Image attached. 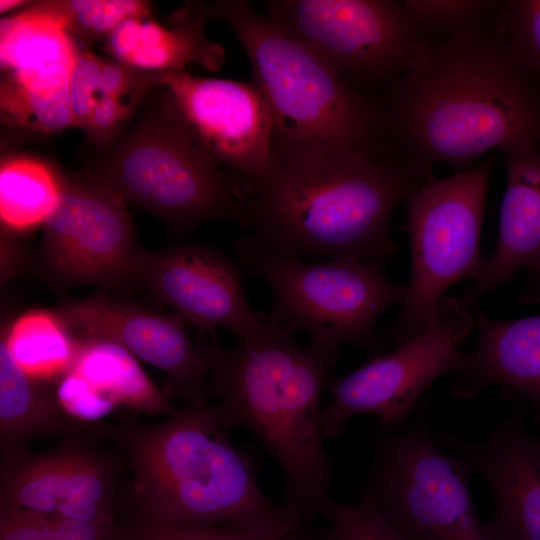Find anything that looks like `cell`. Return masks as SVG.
Listing matches in <instances>:
<instances>
[{
    "label": "cell",
    "instance_id": "36",
    "mask_svg": "<svg viewBox=\"0 0 540 540\" xmlns=\"http://www.w3.org/2000/svg\"><path fill=\"white\" fill-rule=\"evenodd\" d=\"M529 286L522 293L524 301H540V264L528 271Z\"/></svg>",
    "mask_w": 540,
    "mask_h": 540
},
{
    "label": "cell",
    "instance_id": "12",
    "mask_svg": "<svg viewBox=\"0 0 540 540\" xmlns=\"http://www.w3.org/2000/svg\"><path fill=\"white\" fill-rule=\"evenodd\" d=\"M60 180V199L44 223L40 247L48 274L66 286L134 281L142 249L126 201L93 174Z\"/></svg>",
    "mask_w": 540,
    "mask_h": 540
},
{
    "label": "cell",
    "instance_id": "29",
    "mask_svg": "<svg viewBox=\"0 0 540 540\" xmlns=\"http://www.w3.org/2000/svg\"><path fill=\"white\" fill-rule=\"evenodd\" d=\"M318 540H404L367 502L335 503Z\"/></svg>",
    "mask_w": 540,
    "mask_h": 540
},
{
    "label": "cell",
    "instance_id": "31",
    "mask_svg": "<svg viewBox=\"0 0 540 540\" xmlns=\"http://www.w3.org/2000/svg\"><path fill=\"white\" fill-rule=\"evenodd\" d=\"M170 72L139 69L114 59H103L101 94L135 109L154 87L166 85Z\"/></svg>",
    "mask_w": 540,
    "mask_h": 540
},
{
    "label": "cell",
    "instance_id": "18",
    "mask_svg": "<svg viewBox=\"0 0 540 540\" xmlns=\"http://www.w3.org/2000/svg\"><path fill=\"white\" fill-rule=\"evenodd\" d=\"M2 470L1 504L91 523H115L114 471L109 462L83 447L43 454L8 452Z\"/></svg>",
    "mask_w": 540,
    "mask_h": 540
},
{
    "label": "cell",
    "instance_id": "6",
    "mask_svg": "<svg viewBox=\"0 0 540 540\" xmlns=\"http://www.w3.org/2000/svg\"><path fill=\"white\" fill-rule=\"evenodd\" d=\"M93 175L180 232L223 218L243 227L242 186L223 172L170 91L106 155Z\"/></svg>",
    "mask_w": 540,
    "mask_h": 540
},
{
    "label": "cell",
    "instance_id": "8",
    "mask_svg": "<svg viewBox=\"0 0 540 540\" xmlns=\"http://www.w3.org/2000/svg\"><path fill=\"white\" fill-rule=\"evenodd\" d=\"M469 466L433 437L424 413L409 428L381 426L363 501L404 540H490L469 490Z\"/></svg>",
    "mask_w": 540,
    "mask_h": 540
},
{
    "label": "cell",
    "instance_id": "21",
    "mask_svg": "<svg viewBox=\"0 0 540 540\" xmlns=\"http://www.w3.org/2000/svg\"><path fill=\"white\" fill-rule=\"evenodd\" d=\"M208 21L200 3L176 11L169 27L150 17L129 18L104 40V48L114 60L143 70L179 72L197 64L216 72L225 63V52L207 38Z\"/></svg>",
    "mask_w": 540,
    "mask_h": 540
},
{
    "label": "cell",
    "instance_id": "23",
    "mask_svg": "<svg viewBox=\"0 0 540 540\" xmlns=\"http://www.w3.org/2000/svg\"><path fill=\"white\" fill-rule=\"evenodd\" d=\"M70 370L109 394L116 402L148 415L166 417L176 410L130 351L105 339H79Z\"/></svg>",
    "mask_w": 540,
    "mask_h": 540
},
{
    "label": "cell",
    "instance_id": "4",
    "mask_svg": "<svg viewBox=\"0 0 540 540\" xmlns=\"http://www.w3.org/2000/svg\"><path fill=\"white\" fill-rule=\"evenodd\" d=\"M229 433L207 402L183 404L154 425L116 428L112 437L133 471L132 523L277 533L308 527L262 491L252 452Z\"/></svg>",
    "mask_w": 540,
    "mask_h": 540
},
{
    "label": "cell",
    "instance_id": "30",
    "mask_svg": "<svg viewBox=\"0 0 540 540\" xmlns=\"http://www.w3.org/2000/svg\"><path fill=\"white\" fill-rule=\"evenodd\" d=\"M54 398L69 417L83 423H95L119 405L109 394L72 370L59 378Z\"/></svg>",
    "mask_w": 540,
    "mask_h": 540
},
{
    "label": "cell",
    "instance_id": "28",
    "mask_svg": "<svg viewBox=\"0 0 540 540\" xmlns=\"http://www.w3.org/2000/svg\"><path fill=\"white\" fill-rule=\"evenodd\" d=\"M123 540H317L309 527L277 533L207 525H163L131 523Z\"/></svg>",
    "mask_w": 540,
    "mask_h": 540
},
{
    "label": "cell",
    "instance_id": "11",
    "mask_svg": "<svg viewBox=\"0 0 540 540\" xmlns=\"http://www.w3.org/2000/svg\"><path fill=\"white\" fill-rule=\"evenodd\" d=\"M473 329L470 307L461 298L444 297L421 333L347 375H333L330 401L321 411L324 437L341 436L361 414L376 416L384 427H402L432 383L457 370L461 344Z\"/></svg>",
    "mask_w": 540,
    "mask_h": 540
},
{
    "label": "cell",
    "instance_id": "24",
    "mask_svg": "<svg viewBox=\"0 0 540 540\" xmlns=\"http://www.w3.org/2000/svg\"><path fill=\"white\" fill-rule=\"evenodd\" d=\"M2 341L21 370L39 382L67 373L79 345L56 311L43 309L20 315Z\"/></svg>",
    "mask_w": 540,
    "mask_h": 540
},
{
    "label": "cell",
    "instance_id": "2",
    "mask_svg": "<svg viewBox=\"0 0 540 540\" xmlns=\"http://www.w3.org/2000/svg\"><path fill=\"white\" fill-rule=\"evenodd\" d=\"M384 140L412 164L460 171L480 156L535 141L540 115L507 40L483 23L433 40L387 88Z\"/></svg>",
    "mask_w": 540,
    "mask_h": 540
},
{
    "label": "cell",
    "instance_id": "15",
    "mask_svg": "<svg viewBox=\"0 0 540 540\" xmlns=\"http://www.w3.org/2000/svg\"><path fill=\"white\" fill-rule=\"evenodd\" d=\"M134 281L175 309L198 330L197 337L217 336L216 329L222 327L238 338L266 322V316L250 306L236 263L206 245L142 250Z\"/></svg>",
    "mask_w": 540,
    "mask_h": 540
},
{
    "label": "cell",
    "instance_id": "22",
    "mask_svg": "<svg viewBox=\"0 0 540 540\" xmlns=\"http://www.w3.org/2000/svg\"><path fill=\"white\" fill-rule=\"evenodd\" d=\"M95 431L69 417L40 385L16 364L0 343V439L6 452L33 437Z\"/></svg>",
    "mask_w": 540,
    "mask_h": 540
},
{
    "label": "cell",
    "instance_id": "9",
    "mask_svg": "<svg viewBox=\"0 0 540 540\" xmlns=\"http://www.w3.org/2000/svg\"><path fill=\"white\" fill-rule=\"evenodd\" d=\"M493 167L494 158L486 157L468 170L424 183L405 200L411 279L388 328L394 344L426 328L454 283L481 274L480 236Z\"/></svg>",
    "mask_w": 540,
    "mask_h": 540
},
{
    "label": "cell",
    "instance_id": "1",
    "mask_svg": "<svg viewBox=\"0 0 540 540\" xmlns=\"http://www.w3.org/2000/svg\"><path fill=\"white\" fill-rule=\"evenodd\" d=\"M432 179L387 143L279 162L243 188L246 232L232 246L237 257L385 261L398 248L395 207Z\"/></svg>",
    "mask_w": 540,
    "mask_h": 540
},
{
    "label": "cell",
    "instance_id": "35",
    "mask_svg": "<svg viewBox=\"0 0 540 540\" xmlns=\"http://www.w3.org/2000/svg\"><path fill=\"white\" fill-rule=\"evenodd\" d=\"M133 109L109 95H102L95 105L84 131L93 143L107 145Z\"/></svg>",
    "mask_w": 540,
    "mask_h": 540
},
{
    "label": "cell",
    "instance_id": "13",
    "mask_svg": "<svg viewBox=\"0 0 540 540\" xmlns=\"http://www.w3.org/2000/svg\"><path fill=\"white\" fill-rule=\"evenodd\" d=\"M31 4L0 21L1 119L56 133L74 126L70 85L78 48L66 30Z\"/></svg>",
    "mask_w": 540,
    "mask_h": 540
},
{
    "label": "cell",
    "instance_id": "37",
    "mask_svg": "<svg viewBox=\"0 0 540 540\" xmlns=\"http://www.w3.org/2000/svg\"><path fill=\"white\" fill-rule=\"evenodd\" d=\"M31 1L23 0H1L0 1V13H7L20 7H27L31 4Z\"/></svg>",
    "mask_w": 540,
    "mask_h": 540
},
{
    "label": "cell",
    "instance_id": "27",
    "mask_svg": "<svg viewBox=\"0 0 540 540\" xmlns=\"http://www.w3.org/2000/svg\"><path fill=\"white\" fill-rule=\"evenodd\" d=\"M415 21L431 38L449 36L486 22L499 2L481 0H405Z\"/></svg>",
    "mask_w": 540,
    "mask_h": 540
},
{
    "label": "cell",
    "instance_id": "26",
    "mask_svg": "<svg viewBox=\"0 0 540 540\" xmlns=\"http://www.w3.org/2000/svg\"><path fill=\"white\" fill-rule=\"evenodd\" d=\"M32 8L83 40H105L123 21L150 17L151 4L142 0H50Z\"/></svg>",
    "mask_w": 540,
    "mask_h": 540
},
{
    "label": "cell",
    "instance_id": "38",
    "mask_svg": "<svg viewBox=\"0 0 540 540\" xmlns=\"http://www.w3.org/2000/svg\"><path fill=\"white\" fill-rule=\"evenodd\" d=\"M538 439H539V441H540V435L538 436Z\"/></svg>",
    "mask_w": 540,
    "mask_h": 540
},
{
    "label": "cell",
    "instance_id": "14",
    "mask_svg": "<svg viewBox=\"0 0 540 540\" xmlns=\"http://www.w3.org/2000/svg\"><path fill=\"white\" fill-rule=\"evenodd\" d=\"M181 114L221 165L243 187L268 177L279 165L273 120L253 80L247 82L170 72L166 85Z\"/></svg>",
    "mask_w": 540,
    "mask_h": 540
},
{
    "label": "cell",
    "instance_id": "19",
    "mask_svg": "<svg viewBox=\"0 0 540 540\" xmlns=\"http://www.w3.org/2000/svg\"><path fill=\"white\" fill-rule=\"evenodd\" d=\"M470 308L477 340L462 354L452 393L469 399L499 386L504 397L527 401L540 415V314L500 321L476 304Z\"/></svg>",
    "mask_w": 540,
    "mask_h": 540
},
{
    "label": "cell",
    "instance_id": "16",
    "mask_svg": "<svg viewBox=\"0 0 540 540\" xmlns=\"http://www.w3.org/2000/svg\"><path fill=\"white\" fill-rule=\"evenodd\" d=\"M56 313L79 339L117 343L166 374L165 395L183 404L207 402L206 361L177 313L159 314L105 295L63 303Z\"/></svg>",
    "mask_w": 540,
    "mask_h": 540
},
{
    "label": "cell",
    "instance_id": "25",
    "mask_svg": "<svg viewBox=\"0 0 540 540\" xmlns=\"http://www.w3.org/2000/svg\"><path fill=\"white\" fill-rule=\"evenodd\" d=\"M60 175L43 161L13 156L1 162L0 217L13 230L44 224L60 199Z\"/></svg>",
    "mask_w": 540,
    "mask_h": 540
},
{
    "label": "cell",
    "instance_id": "32",
    "mask_svg": "<svg viewBox=\"0 0 540 540\" xmlns=\"http://www.w3.org/2000/svg\"><path fill=\"white\" fill-rule=\"evenodd\" d=\"M103 59L88 50L78 49L70 85V99L74 126L83 130L102 96Z\"/></svg>",
    "mask_w": 540,
    "mask_h": 540
},
{
    "label": "cell",
    "instance_id": "3",
    "mask_svg": "<svg viewBox=\"0 0 540 540\" xmlns=\"http://www.w3.org/2000/svg\"><path fill=\"white\" fill-rule=\"evenodd\" d=\"M267 321L225 350L218 338L196 345L208 368L222 424L246 429L283 474V506L309 526L327 516L331 460L321 428V397L337 350L307 344Z\"/></svg>",
    "mask_w": 540,
    "mask_h": 540
},
{
    "label": "cell",
    "instance_id": "34",
    "mask_svg": "<svg viewBox=\"0 0 540 540\" xmlns=\"http://www.w3.org/2000/svg\"><path fill=\"white\" fill-rule=\"evenodd\" d=\"M0 540H61L46 514L0 506Z\"/></svg>",
    "mask_w": 540,
    "mask_h": 540
},
{
    "label": "cell",
    "instance_id": "10",
    "mask_svg": "<svg viewBox=\"0 0 540 540\" xmlns=\"http://www.w3.org/2000/svg\"><path fill=\"white\" fill-rule=\"evenodd\" d=\"M265 7L269 17L363 94L392 85L433 41L403 1L274 0Z\"/></svg>",
    "mask_w": 540,
    "mask_h": 540
},
{
    "label": "cell",
    "instance_id": "7",
    "mask_svg": "<svg viewBox=\"0 0 540 540\" xmlns=\"http://www.w3.org/2000/svg\"><path fill=\"white\" fill-rule=\"evenodd\" d=\"M238 258L271 290L269 324L291 335L304 331L317 347L338 351L341 346L354 345L369 359L383 355L385 343L377 322L406 295V287L386 276L384 261L307 263L296 258Z\"/></svg>",
    "mask_w": 540,
    "mask_h": 540
},
{
    "label": "cell",
    "instance_id": "20",
    "mask_svg": "<svg viewBox=\"0 0 540 540\" xmlns=\"http://www.w3.org/2000/svg\"><path fill=\"white\" fill-rule=\"evenodd\" d=\"M500 151L506 160L507 183L498 239L481 274L464 290L461 300L468 307L508 283L519 269L530 271L540 264V153L535 141Z\"/></svg>",
    "mask_w": 540,
    "mask_h": 540
},
{
    "label": "cell",
    "instance_id": "17",
    "mask_svg": "<svg viewBox=\"0 0 540 540\" xmlns=\"http://www.w3.org/2000/svg\"><path fill=\"white\" fill-rule=\"evenodd\" d=\"M525 414L519 402L479 442L436 436L486 483L494 503L486 522L490 540H540V441L529 432Z\"/></svg>",
    "mask_w": 540,
    "mask_h": 540
},
{
    "label": "cell",
    "instance_id": "5",
    "mask_svg": "<svg viewBox=\"0 0 540 540\" xmlns=\"http://www.w3.org/2000/svg\"><path fill=\"white\" fill-rule=\"evenodd\" d=\"M200 4L209 20L231 28L248 57L251 80L272 116L278 162L385 144L378 102L350 86L271 17L242 0Z\"/></svg>",
    "mask_w": 540,
    "mask_h": 540
},
{
    "label": "cell",
    "instance_id": "33",
    "mask_svg": "<svg viewBox=\"0 0 540 540\" xmlns=\"http://www.w3.org/2000/svg\"><path fill=\"white\" fill-rule=\"evenodd\" d=\"M507 12L510 49L540 63V0L510 2Z\"/></svg>",
    "mask_w": 540,
    "mask_h": 540
}]
</instances>
